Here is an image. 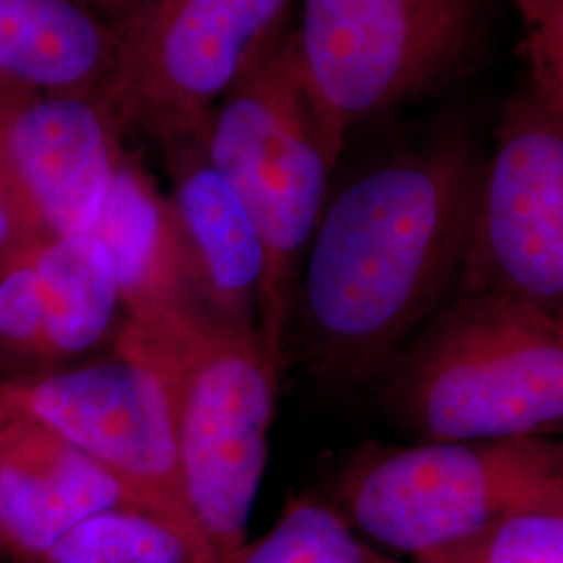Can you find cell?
I'll list each match as a JSON object with an SVG mask.
<instances>
[{
    "mask_svg": "<svg viewBox=\"0 0 563 563\" xmlns=\"http://www.w3.org/2000/svg\"><path fill=\"white\" fill-rule=\"evenodd\" d=\"M483 163L467 132L444 128L363 169L325 201L290 316L316 374L384 380L453 295Z\"/></svg>",
    "mask_w": 563,
    "mask_h": 563,
    "instance_id": "cell-1",
    "label": "cell"
},
{
    "mask_svg": "<svg viewBox=\"0 0 563 563\" xmlns=\"http://www.w3.org/2000/svg\"><path fill=\"white\" fill-rule=\"evenodd\" d=\"M120 355L162 384L176 428L188 501L218 563L246 543L276 416V362L262 336L202 307L146 323L123 322Z\"/></svg>",
    "mask_w": 563,
    "mask_h": 563,
    "instance_id": "cell-2",
    "label": "cell"
},
{
    "mask_svg": "<svg viewBox=\"0 0 563 563\" xmlns=\"http://www.w3.org/2000/svg\"><path fill=\"white\" fill-rule=\"evenodd\" d=\"M384 384L420 441L563 437V318L455 288Z\"/></svg>",
    "mask_w": 563,
    "mask_h": 563,
    "instance_id": "cell-3",
    "label": "cell"
},
{
    "mask_svg": "<svg viewBox=\"0 0 563 563\" xmlns=\"http://www.w3.org/2000/svg\"><path fill=\"white\" fill-rule=\"evenodd\" d=\"M199 142L260 225L267 253L262 339L282 365L302 260L339 165L323 141L290 21L216 104Z\"/></svg>",
    "mask_w": 563,
    "mask_h": 563,
    "instance_id": "cell-4",
    "label": "cell"
},
{
    "mask_svg": "<svg viewBox=\"0 0 563 563\" xmlns=\"http://www.w3.org/2000/svg\"><path fill=\"white\" fill-rule=\"evenodd\" d=\"M369 541L418 560L520 514H563V437L367 446L336 478Z\"/></svg>",
    "mask_w": 563,
    "mask_h": 563,
    "instance_id": "cell-5",
    "label": "cell"
},
{
    "mask_svg": "<svg viewBox=\"0 0 563 563\" xmlns=\"http://www.w3.org/2000/svg\"><path fill=\"white\" fill-rule=\"evenodd\" d=\"M488 0H301L299 55L323 141L465 76L481 59Z\"/></svg>",
    "mask_w": 563,
    "mask_h": 563,
    "instance_id": "cell-6",
    "label": "cell"
},
{
    "mask_svg": "<svg viewBox=\"0 0 563 563\" xmlns=\"http://www.w3.org/2000/svg\"><path fill=\"white\" fill-rule=\"evenodd\" d=\"M292 2L142 0L113 25V65L92 97L120 132L199 139L216 104L290 21Z\"/></svg>",
    "mask_w": 563,
    "mask_h": 563,
    "instance_id": "cell-7",
    "label": "cell"
},
{
    "mask_svg": "<svg viewBox=\"0 0 563 563\" xmlns=\"http://www.w3.org/2000/svg\"><path fill=\"white\" fill-rule=\"evenodd\" d=\"M0 399L107 470L130 504L172 528L199 563H218L188 501L180 449L157 376L120 355L4 384Z\"/></svg>",
    "mask_w": 563,
    "mask_h": 563,
    "instance_id": "cell-8",
    "label": "cell"
},
{
    "mask_svg": "<svg viewBox=\"0 0 563 563\" xmlns=\"http://www.w3.org/2000/svg\"><path fill=\"white\" fill-rule=\"evenodd\" d=\"M457 288L563 318V120L526 78L484 157Z\"/></svg>",
    "mask_w": 563,
    "mask_h": 563,
    "instance_id": "cell-9",
    "label": "cell"
},
{
    "mask_svg": "<svg viewBox=\"0 0 563 563\" xmlns=\"http://www.w3.org/2000/svg\"><path fill=\"white\" fill-rule=\"evenodd\" d=\"M120 134L92 95L27 92L9 104V153L51 236L92 228L125 157Z\"/></svg>",
    "mask_w": 563,
    "mask_h": 563,
    "instance_id": "cell-10",
    "label": "cell"
},
{
    "mask_svg": "<svg viewBox=\"0 0 563 563\" xmlns=\"http://www.w3.org/2000/svg\"><path fill=\"white\" fill-rule=\"evenodd\" d=\"M162 146L199 305L220 322L262 336L267 253L260 225L199 139Z\"/></svg>",
    "mask_w": 563,
    "mask_h": 563,
    "instance_id": "cell-11",
    "label": "cell"
},
{
    "mask_svg": "<svg viewBox=\"0 0 563 563\" xmlns=\"http://www.w3.org/2000/svg\"><path fill=\"white\" fill-rule=\"evenodd\" d=\"M118 507L134 505L107 470L15 413L0 439V547L41 563L80 523Z\"/></svg>",
    "mask_w": 563,
    "mask_h": 563,
    "instance_id": "cell-12",
    "label": "cell"
},
{
    "mask_svg": "<svg viewBox=\"0 0 563 563\" xmlns=\"http://www.w3.org/2000/svg\"><path fill=\"white\" fill-rule=\"evenodd\" d=\"M88 232L113 262L125 322H153L201 307L174 205L128 155Z\"/></svg>",
    "mask_w": 563,
    "mask_h": 563,
    "instance_id": "cell-13",
    "label": "cell"
},
{
    "mask_svg": "<svg viewBox=\"0 0 563 563\" xmlns=\"http://www.w3.org/2000/svg\"><path fill=\"white\" fill-rule=\"evenodd\" d=\"M115 42L86 0H0V76L23 90L95 95Z\"/></svg>",
    "mask_w": 563,
    "mask_h": 563,
    "instance_id": "cell-14",
    "label": "cell"
},
{
    "mask_svg": "<svg viewBox=\"0 0 563 563\" xmlns=\"http://www.w3.org/2000/svg\"><path fill=\"white\" fill-rule=\"evenodd\" d=\"M46 357L69 360L95 349L121 309L115 267L90 232L46 236L36 249Z\"/></svg>",
    "mask_w": 563,
    "mask_h": 563,
    "instance_id": "cell-15",
    "label": "cell"
},
{
    "mask_svg": "<svg viewBox=\"0 0 563 563\" xmlns=\"http://www.w3.org/2000/svg\"><path fill=\"white\" fill-rule=\"evenodd\" d=\"M228 563H401L369 541L339 507L313 497L288 501L262 539L246 541Z\"/></svg>",
    "mask_w": 563,
    "mask_h": 563,
    "instance_id": "cell-16",
    "label": "cell"
},
{
    "mask_svg": "<svg viewBox=\"0 0 563 563\" xmlns=\"http://www.w3.org/2000/svg\"><path fill=\"white\" fill-rule=\"evenodd\" d=\"M41 563H199L165 523L118 507L80 523Z\"/></svg>",
    "mask_w": 563,
    "mask_h": 563,
    "instance_id": "cell-17",
    "label": "cell"
},
{
    "mask_svg": "<svg viewBox=\"0 0 563 563\" xmlns=\"http://www.w3.org/2000/svg\"><path fill=\"white\" fill-rule=\"evenodd\" d=\"M411 563H563V514H520Z\"/></svg>",
    "mask_w": 563,
    "mask_h": 563,
    "instance_id": "cell-18",
    "label": "cell"
},
{
    "mask_svg": "<svg viewBox=\"0 0 563 563\" xmlns=\"http://www.w3.org/2000/svg\"><path fill=\"white\" fill-rule=\"evenodd\" d=\"M41 241L27 242L0 260V341L46 357L41 282L36 269V249Z\"/></svg>",
    "mask_w": 563,
    "mask_h": 563,
    "instance_id": "cell-19",
    "label": "cell"
},
{
    "mask_svg": "<svg viewBox=\"0 0 563 563\" xmlns=\"http://www.w3.org/2000/svg\"><path fill=\"white\" fill-rule=\"evenodd\" d=\"M522 25L526 80L563 120V0H509Z\"/></svg>",
    "mask_w": 563,
    "mask_h": 563,
    "instance_id": "cell-20",
    "label": "cell"
},
{
    "mask_svg": "<svg viewBox=\"0 0 563 563\" xmlns=\"http://www.w3.org/2000/svg\"><path fill=\"white\" fill-rule=\"evenodd\" d=\"M23 97V95H21ZM20 99V97H18ZM15 101H2L0 102V201L11 205L13 209H18L23 218H27L30 222L36 223L41 230V220L36 216V211L32 209V205L27 201L25 192H23V186H21L20 178H18V172H15V165L11 159V153H9V141H7V109L9 104ZM46 232V230H44ZM48 234V232H46ZM51 236V234H48Z\"/></svg>",
    "mask_w": 563,
    "mask_h": 563,
    "instance_id": "cell-21",
    "label": "cell"
},
{
    "mask_svg": "<svg viewBox=\"0 0 563 563\" xmlns=\"http://www.w3.org/2000/svg\"><path fill=\"white\" fill-rule=\"evenodd\" d=\"M48 234L36 223L23 218L18 209L0 201V260L27 242L41 241Z\"/></svg>",
    "mask_w": 563,
    "mask_h": 563,
    "instance_id": "cell-22",
    "label": "cell"
},
{
    "mask_svg": "<svg viewBox=\"0 0 563 563\" xmlns=\"http://www.w3.org/2000/svg\"><path fill=\"white\" fill-rule=\"evenodd\" d=\"M86 2L101 15L102 20L115 25L128 13H132L142 0H86Z\"/></svg>",
    "mask_w": 563,
    "mask_h": 563,
    "instance_id": "cell-23",
    "label": "cell"
},
{
    "mask_svg": "<svg viewBox=\"0 0 563 563\" xmlns=\"http://www.w3.org/2000/svg\"><path fill=\"white\" fill-rule=\"evenodd\" d=\"M27 92H30V90H23L20 86H15V84H11V81L4 80V78L0 76V102L18 99V97L27 95Z\"/></svg>",
    "mask_w": 563,
    "mask_h": 563,
    "instance_id": "cell-24",
    "label": "cell"
},
{
    "mask_svg": "<svg viewBox=\"0 0 563 563\" xmlns=\"http://www.w3.org/2000/svg\"><path fill=\"white\" fill-rule=\"evenodd\" d=\"M2 423H4V420H2V411H0V432H2Z\"/></svg>",
    "mask_w": 563,
    "mask_h": 563,
    "instance_id": "cell-25",
    "label": "cell"
}]
</instances>
